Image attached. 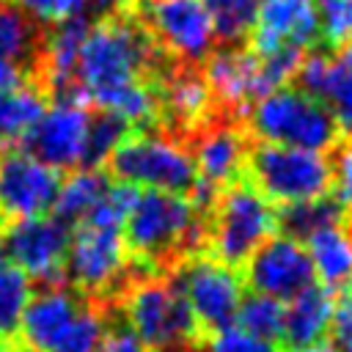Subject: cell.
<instances>
[{
    "label": "cell",
    "mask_w": 352,
    "mask_h": 352,
    "mask_svg": "<svg viewBox=\"0 0 352 352\" xmlns=\"http://www.w3.org/2000/svg\"><path fill=\"white\" fill-rule=\"evenodd\" d=\"M154 63V41L138 19L104 16L91 22L74 72V96L94 102L99 94L116 85L143 80V72H148Z\"/></svg>",
    "instance_id": "6da1fadb"
},
{
    "label": "cell",
    "mask_w": 352,
    "mask_h": 352,
    "mask_svg": "<svg viewBox=\"0 0 352 352\" xmlns=\"http://www.w3.org/2000/svg\"><path fill=\"white\" fill-rule=\"evenodd\" d=\"M121 234L129 256L143 264H160L204 242L206 223L198 204L182 192L140 190Z\"/></svg>",
    "instance_id": "7a4b0ae2"
},
{
    "label": "cell",
    "mask_w": 352,
    "mask_h": 352,
    "mask_svg": "<svg viewBox=\"0 0 352 352\" xmlns=\"http://www.w3.org/2000/svg\"><path fill=\"white\" fill-rule=\"evenodd\" d=\"M248 126L258 143L322 154H327L341 135L330 110L316 96L294 85H280L253 102L248 110Z\"/></svg>",
    "instance_id": "3957f363"
},
{
    "label": "cell",
    "mask_w": 352,
    "mask_h": 352,
    "mask_svg": "<svg viewBox=\"0 0 352 352\" xmlns=\"http://www.w3.org/2000/svg\"><path fill=\"white\" fill-rule=\"evenodd\" d=\"M278 228V206L267 201L250 182H234L214 198L206 226L212 256L236 267L245 264Z\"/></svg>",
    "instance_id": "277c9868"
},
{
    "label": "cell",
    "mask_w": 352,
    "mask_h": 352,
    "mask_svg": "<svg viewBox=\"0 0 352 352\" xmlns=\"http://www.w3.org/2000/svg\"><path fill=\"white\" fill-rule=\"evenodd\" d=\"M113 176L135 190L187 192L195 184L192 151L184 140L168 132L143 129L126 135L110 157Z\"/></svg>",
    "instance_id": "5b68a950"
},
{
    "label": "cell",
    "mask_w": 352,
    "mask_h": 352,
    "mask_svg": "<svg viewBox=\"0 0 352 352\" xmlns=\"http://www.w3.org/2000/svg\"><path fill=\"white\" fill-rule=\"evenodd\" d=\"M330 170V157L322 151L258 143L248 154L250 184L280 209L292 204L327 198Z\"/></svg>",
    "instance_id": "8992f818"
},
{
    "label": "cell",
    "mask_w": 352,
    "mask_h": 352,
    "mask_svg": "<svg viewBox=\"0 0 352 352\" xmlns=\"http://www.w3.org/2000/svg\"><path fill=\"white\" fill-rule=\"evenodd\" d=\"M124 324L143 341L148 352H176L192 341L198 322L182 300L173 280L143 278L124 292Z\"/></svg>",
    "instance_id": "52a82bcc"
},
{
    "label": "cell",
    "mask_w": 352,
    "mask_h": 352,
    "mask_svg": "<svg viewBox=\"0 0 352 352\" xmlns=\"http://www.w3.org/2000/svg\"><path fill=\"white\" fill-rule=\"evenodd\" d=\"M173 286L201 327L231 324L245 297V280L236 267L214 256H190L173 272Z\"/></svg>",
    "instance_id": "ba28073f"
},
{
    "label": "cell",
    "mask_w": 352,
    "mask_h": 352,
    "mask_svg": "<svg viewBox=\"0 0 352 352\" xmlns=\"http://www.w3.org/2000/svg\"><path fill=\"white\" fill-rule=\"evenodd\" d=\"M126 270L129 250L118 228L80 223V228L72 231L63 275L77 292L94 297L113 294L118 286H124Z\"/></svg>",
    "instance_id": "9c48e42d"
},
{
    "label": "cell",
    "mask_w": 352,
    "mask_h": 352,
    "mask_svg": "<svg viewBox=\"0 0 352 352\" xmlns=\"http://www.w3.org/2000/svg\"><path fill=\"white\" fill-rule=\"evenodd\" d=\"M138 22L168 55L198 63L214 52L217 33L204 0H140Z\"/></svg>",
    "instance_id": "30bf717a"
},
{
    "label": "cell",
    "mask_w": 352,
    "mask_h": 352,
    "mask_svg": "<svg viewBox=\"0 0 352 352\" xmlns=\"http://www.w3.org/2000/svg\"><path fill=\"white\" fill-rule=\"evenodd\" d=\"M69 236V223H63L55 214L14 220L3 231L0 253L30 280L52 283L63 275Z\"/></svg>",
    "instance_id": "8fae6325"
},
{
    "label": "cell",
    "mask_w": 352,
    "mask_h": 352,
    "mask_svg": "<svg viewBox=\"0 0 352 352\" xmlns=\"http://www.w3.org/2000/svg\"><path fill=\"white\" fill-rule=\"evenodd\" d=\"M91 118L94 116L80 96H58L50 107H44V113L28 132L25 146L33 157L55 170L82 168Z\"/></svg>",
    "instance_id": "7c38bea8"
},
{
    "label": "cell",
    "mask_w": 352,
    "mask_h": 352,
    "mask_svg": "<svg viewBox=\"0 0 352 352\" xmlns=\"http://www.w3.org/2000/svg\"><path fill=\"white\" fill-rule=\"evenodd\" d=\"M192 165H195V184H192V201L214 204V198L239 182L242 170L248 168V135L228 121L206 124L198 129L192 146Z\"/></svg>",
    "instance_id": "4fadbf2b"
},
{
    "label": "cell",
    "mask_w": 352,
    "mask_h": 352,
    "mask_svg": "<svg viewBox=\"0 0 352 352\" xmlns=\"http://www.w3.org/2000/svg\"><path fill=\"white\" fill-rule=\"evenodd\" d=\"M60 190V170L50 168L28 148L0 157V217L8 223L50 214Z\"/></svg>",
    "instance_id": "5bb4252c"
},
{
    "label": "cell",
    "mask_w": 352,
    "mask_h": 352,
    "mask_svg": "<svg viewBox=\"0 0 352 352\" xmlns=\"http://www.w3.org/2000/svg\"><path fill=\"white\" fill-rule=\"evenodd\" d=\"M250 292L275 297L280 302H289L300 292L316 283L314 267L308 258L305 242L289 236V234H275L270 236L248 261H245V278H242Z\"/></svg>",
    "instance_id": "9a60e30c"
},
{
    "label": "cell",
    "mask_w": 352,
    "mask_h": 352,
    "mask_svg": "<svg viewBox=\"0 0 352 352\" xmlns=\"http://www.w3.org/2000/svg\"><path fill=\"white\" fill-rule=\"evenodd\" d=\"M319 36V0H258L250 30V50L256 55H272L278 50L305 52Z\"/></svg>",
    "instance_id": "2e32d148"
},
{
    "label": "cell",
    "mask_w": 352,
    "mask_h": 352,
    "mask_svg": "<svg viewBox=\"0 0 352 352\" xmlns=\"http://www.w3.org/2000/svg\"><path fill=\"white\" fill-rule=\"evenodd\" d=\"M204 80L209 82L214 102H223L228 110H250L253 102L270 94L261 58L236 44L214 50L204 60Z\"/></svg>",
    "instance_id": "e0dca14e"
},
{
    "label": "cell",
    "mask_w": 352,
    "mask_h": 352,
    "mask_svg": "<svg viewBox=\"0 0 352 352\" xmlns=\"http://www.w3.org/2000/svg\"><path fill=\"white\" fill-rule=\"evenodd\" d=\"M82 305H85L82 297L69 286L47 283L41 292H33L19 324V338L25 349L52 352L60 344V338L72 330Z\"/></svg>",
    "instance_id": "ac0fdd59"
},
{
    "label": "cell",
    "mask_w": 352,
    "mask_h": 352,
    "mask_svg": "<svg viewBox=\"0 0 352 352\" xmlns=\"http://www.w3.org/2000/svg\"><path fill=\"white\" fill-rule=\"evenodd\" d=\"M283 338L292 349H308L316 344H324L333 327V314H336V300L330 289L314 283L289 302H283Z\"/></svg>",
    "instance_id": "d6986e66"
},
{
    "label": "cell",
    "mask_w": 352,
    "mask_h": 352,
    "mask_svg": "<svg viewBox=\"0 0 352 352\" xmlns=\"http://www.w3.org/2000/svg\"><path fill=\"white\" fill-rule=\"evenodd\" d=\"M160 110L184 129H198L212 118L214 110V94L201 72L179 69L170 77H165L160 91Z\"/></svg>",
    "instance_id": "ffe728a7"
},
{
    "label": "cell",
    "mask_w": 352,
    "mask_h": 352,
    "mask_svg": "<svg viewBox=\"0 0 352 352\" xmlns=\"http://www.w3.org/2000/svg\"><path fill=\"white\" fill-rule=\"evenodd\" d=\"M36 50V22L16 3H0V88L28 82L25 66L33 60Z\"/></svg>",
    "instance_id": "44dd1931"
},
{
    "label": "cell",
    "mask_w": 352,
    "mask_h": 352,
    "mask_svg": "<svg viewBox=\"0 0 352 352\" xmlns=\"http://www.w3.org/2000/svg\"><path fill=\"white\" fill-rule=\"evenodd\" d=\"M88 16H74L69 22H60L50 30L44 47H41V60H44V77L58 96H74V72L80 60L82 41L88 36Z\"/></svg>",
    "instance_id": "7402d4cb"
},
{
    "label": "cell",
    "mask_w": 352,
    "mask_h": 352,
    "mask_svg": "<svg viewBox=\"0 0 352 352\" xmlns=\"http://www.w3.org/2000/svg\"><path fill=\"white\" fill-rule=\"evenodd\" d=\"M305 248L319 286L330 292L352 286V228L344 220L305 239Z\"/></svg>",
    "instance_id": "603a6c76"
},
{
    "label": "cell",
    "mask_w": 352,
    "mask_h": 352,
    "mask_svg": "<svg viewBox=\"0 0 352 352\" xmlns=\"http://www.w3.org/2000/svg\"><path fill=\"white\" fill-rule=\"evenodd\" d=\"M107 187H110V179L99 168H91V165L74 168L66 179H60V190L52 206L55 217H60L63 223H85Z\"/></svg>",
    "instance_id": "cb8c5ba5"
},
{
    "label": "cell",
    "mask_w": 352,
    "mask_h": 352,
    "mask_svg": "<svg viewBox=\"0 0 352 352\" xmlns=\"http://www.w3.org/2000/svg\"><path fill=\"white\" fill-rule=\"evenodd\" d=\"M91 104H96L99 113L116 116L126 126H146L160 116V94L143 80L116 85V88L99 94Z\"/></svg>",
    "instance_id": "d4e9b609"
},
{
    "label": "cell",
    "mask_w": 352,
    "mask_h": 352,
    "mask_svg": "<svg viewBox=\"0 0 352 352\" xmlns=\"http://www.w3.org/2000/svg\"><path fill=\"white\" fill-rule=\"evenodd\" d=\"M44 107L41 91L30 82L0 88V146L25 140Z\"/></svg>",
    "instance_id": "484cf974"
},
{
    "label": "cell",
    "mask_w": 352,
    "mask_h": 352,
    "mask_svg": "<svg viewBox=\"0 0 352 352\" xmlns=\"http://www.w3.org/2000/svg\"><path fill=\"white\" fill-rule=\"evenodd\" d=\"M316 99L330 110L338 132H352V41L327 55V72Z\"/></svg>",
    "instance_id": "4316f807"
},
{
    "label": "cell",
    "mask_w": 352,
    "mask_h": 352,
    "mask_svg": "<svg viewBox=\"0 0 352 352\" xmlns=\"http://www.w3.org/2000/svg\"><path fill=\"white\" fill-rule=\"evenodd\" d=\"M30 297H33L30 278L0 253V344L19 336V324Z\"/></svg>",
    "instance_id": "83f0119b"
},
{
    "label": "cell",
    "mask_w": 352,
    "mask_h": 352,
    "mask_svg": "<svg viewBox=\"0 0 352 352\" xmlns=\"http://www.w3.org/2000/svg\"><path fill=\"white\" fill-rule=\"evenodd\" d=\"M341 209L333 204V198H316V201H305V204H292L283 206L278 212V226L283 228V234L305 242L314 234H319L327 226L341 223Z\"/></svg>",
    "instance_id": "f1b7e54d"
},
{
    "label": "cell",
    "mask_w": 352,
    "mask_h": 352,
    "mask_svg": "<svg viewBox=\"0 0 352 352\" xmlns=\"http://www.w3.org/2000/svg\"><path fill=\"white\" fill-rule=\"evenodd\" d=\"M283 311H286V305L280 300L250 292V294L242 297L234 322L239 327H245L248 333L278 344L283 338Z\"/></svg>",
    "instance_id": "f546056e"
},
{
    "label": "cell",
    "mask_w": 352,
    "mask_h": 352,
    "mask_svg": "<svg viewBox=\"0 0 352 352\" xmlns=\"http://www.w3.org/2000/svg\"><path fill=\"white\" fill-rule=\"evenodd\" d=\"M204 3L212 16L217 38L236 44L245 36H250V30L256 25L258 0H204Z\"/></svg>",
    "instance_id": "4dcf8cb0"
},
{
    "label": "cell",
    "mask_w": 352,
    "mask_h": 352,
    "mask_svg": "<svg viewBox=\"0 0 352 352\" xmlns=\"http://www.w3.org/2000/svg\"><path fill=\"white\" fill-rule=\"evenodd\" d=\"M129 135V126L124 121H118L116 116L99 113L91 118V129H88V148H85V165L99 168L102 162H110L113 151L124 143V138Z\"/></svg>",
    "instance_id": "1f68e13d"
},
{
    "label": "cell",
    "mask_w": 352,
    "mask_h": 352,
    "mask_svg": "<svg viewBox=\"0 0 352 352\" xmlns=\"http://www.w3.org/2000/svg\"><path fill=\"white\" fill-rule=\"evenodd\" d=\"M138 192L140 190H135V187H129L124 182H110V187L104 190L102 201L96 204V209L88 214L85 223L121 231L126 217H129V212H132V206H135V201H138Z\"/></svg>",
    "instance_id": "d6a6232c"
},
{
    "label": "cell",
    "mask_w": 352,
    "mask_h": 352,
    "mask_svg": "<svg viewBox=\"0 0 352 352\" xmlns=\"http://www.w3.org/2000/svg\"><path fill=\"white\" fill-rule=\"evenodd\" d=\"M107 330V322L104 316L91 308V305H82L80 316L74 319L72 330L60 338V344L52 349V352H96L99 349V341Z\"/></svg>",
    "instance_id": "836d02e7"
},
{
    "label": "cell",
    "mask_w": 352,
    "mask_h": 352,
    "mask_svg": "<svg viewBox=\"0 0 352 352\" xmlns=\"http://www.w3.org/2000/svg\"><path fill=\"white\" fill-rule=\"evenodd\" d=\"M204 352H278V344L258 338L248 333L245 327H239L236 322H231V324L209 330L204 341Z\"/></svg>",
    "instance_id": "e575fe53"
},
{
    "label": "cell",
    "mask_w": 352,
    "mask_h": 352,
    "mask_svg": "<svg viewBox=\"0 0 352 352\" xmlns=\"http://www.w3.org/2000/svg\"><path fill=\"white\" fill-rule=\"evenodd\" d=\"M36 25H60L74 16H85L91 0H14Z\"/></svg>",
    "instance_id": "d590c367"
},
{
    "label": "cell",
    "mask_w": 352,
    "mask_h": 352,
    "mask_svg": "<svg viewBox=\"0 0 352 352\" xmlns=\"http://www.w3.org/2000/svg\"><path fill=\"white\" fill-rule=\"evenodd\" d=\"M319 28L336 47L352 41V0H319Z\"/></svg>",
    "instance_id": "8d00e7d4"
},
{
    "label": "cell",
    "mask_w": 352,
    "mask_h": 352,
    "mask_svg": "<svg viewBox=\"0 0 352 352\" xmlns=\"http://www.w3.org/2000/svg\"><path fill=\"white\" fill-rule=\"evenodd\" d=\"M330 192L333 204L341 209V214H352V146L341 148L330 160Z\"/></svg>",
    "instance_id": "74e56055"
},
{
    "label": "cell",
    "mask_w": 352,
    "mask_h": 352,
    "mask_svg": "<svg viewBox=\"0 0 352 352\" xmlns=\"http://www.w3.org/2000/svg\"><path fill=\"white\" fill-rule=\"evenodd\" d=\"M333 349L336 352H352V286L344 289L341 300H336L333 327H330Z\"/></svg>",
    "instance_id": "f35d334b"
},
{
    "label": "cell",
    "mask_w": 352,
    "mask_h": 352,
    "mask_svg": "<svg viewBox=\"0 0 352 352\" xmlns=\"http://www.w3.org/2000/svg\"><path fill=\"white\" fill-rule=\"evenodd\" d=\"M96 352H148L143 346V341L121 322V324H107L102 341H99V349Z\"/></svg>",
    "instance_id": "ab89813d"
},
{
    "label": "cell",
    "mask_w": 352,
    "mask_h": 352,
    "mask_svg": "<svg viewBox=\"0 0 352 352\" xmlns=\"http://www.w3.org/2000/svg\"><path fill=\"white\" fill-rule=\"evenodd\" d=\"M126 3H129V0H91V6L99 8V11H116V8L126 6Z\"/></svg>",
    "instance_id": "60d3db41"
},
{
    "label": "cell",
    "mask_w": 352,
    "mask_h": 352,
    "mask_svg": "<svg viewBox=\"0 0 352 352\" xmlns=\"http://www.w3.org/2000/svg\"><path fill=\"white\" fill-rule=\"evenodd\" d=\"M294 352H336L330 344H316V346H308V349H294Z\"/></svg>",
    "instance_id": "b9f144b4"
},
{
    "label": "cell",
    "mask_w": 352,
    "mask_h": 352,
    "mask_svg": "<svg viewBox=\"0 0 352 352\" xmlns=\"http://www.w3.org/2000/svg\"><path fill=\"white\" fill-rule=\"evenodd\" d=\"M0 352H11V349H6V346H3V344H0Z\"/></svg>",
    "instance_id": "7bdbcfd3"
}]
</instances>
